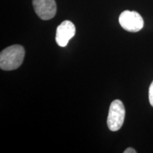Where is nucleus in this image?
I'll use <instances>...</instances> for the list:
<instances>
[{
	"label": "nucleus",
	"mask_w": 153,
	"mask_h": 153,
	"mask_svg": "<svg viewBox=\"0 0 153 153\" xmlns=\"http://www.w3.org/2000/svg\"><path fill=\"white\" fill-rule=\"evenodd\" d=\"M25 56V50L20 45H14L3 50L0 54V68L10 71L22 65Z\"/></svg>",
	"instance_id": "1"
},
{
	"label": "nucleus",
	"mask_w": 153,
	"mask_h": 153,
	"mask_svg": "<svg viewBox=\"0 0 153 153\" xmlns=\"http://www.w3.org/2000/svg\"><path fill=\"white\" fill-rule=\"evenodd\" d=\"M119 24L121 27L129 32L140 31L144 26V21L139 13L135 11H124L119 16Z\"/></svg>",
	"instance_id": "3"
},
{
	"label": "nucleus",
	"mask_w": 153,
	"mask_h": 153,
	"mask_svg": "<svg viewBox=\"0 0 153 153\" xmlns=\"http://www.w3.org/2000/svg\"><path fill=\"white\" fill-rule=\"evenodd\" d=\"M126 110L121 101L116 99L111 104L107 118V125L111 131H117L123 126Z\"/></svg>",
	"instance_id": "2"
},
{
	"label": "nucleus",
	"mask_w": 153,
	"mask_h": 153,
	"mask_svg": "<svg viewBox=\"0 0 153 153\" xmlns=\"http://www.w3.org/2000/svg\"><path fill=\"white\" fill-rule=\"evenodd\" d=\"M124 153H136V151L132 148H128L123 152Z\"/></svg>",
	"instance_id": "7"
},
{
	"label": "nucleus",
	"mask_w": 153,
	"mask_h": 153,
	"mask_svg": "<svg viewBox=\"0 0 153 153\" xmlns=\"http://www.w3.org/2000/svg\"><path fill=\"white\" fill-rule=\"evenodd\" d=\"M149 101L151 106L153 107V81L149 88Z\"/></svg>",
	"instance_id": "6"
},
{
	"label": "nucleus",
	"mask_w": 153,
	"mask_h": 153,
	"mask_svg": "<svg viewBox=\"0 0 153 153\" xmlns=\"http://www.w3.org/2000/svg\"><path fill=\"white\" fill-rule=\"evenodd\" d=\"M33 6L36 14L42 20H50L56 14L55 0H33Z\"/></svg>",
	"instance_id": "4"
},
{
	"label": "nucleus",
	"mask_w": 153,
	"mask_h": 153,
	"mask_svg": "<svg viewBox=\"0 0 153 153\" xmlns=\"http://www.w3.org/2000/svg\"><path fill=\"white\" fill-rule=\"evenodd\" d=\"M76 28L70 21H64L57 28L55 41L59 46L65 47L69 41L75 35Z\"/></svg>",
	"instance_id": "5"
}]
</instances>
